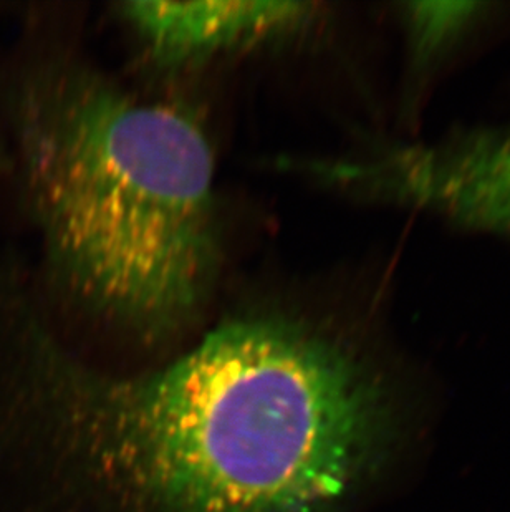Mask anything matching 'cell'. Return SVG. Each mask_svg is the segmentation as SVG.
<instances>
[{
    "label": "cell",
    "mask_w": 510,
    "mask_h": 512,
    "mask_svg": "<svg viewBox=\"0 0 510 512\" xmlns=\"http://www.w3.org/2000/svg\"><path fill=\"white\" fill-rule=\"evenodd\" d=\"M24 372L85 478L130 512H330L363 478L381 398L307 317L251 310L138 375L68 355L32 317Z\"/></svg>",
    "instance_id": "cell-1"
},
{
    "label": "cell",
    "mask_w": 510,
    "mask_h": 512,
    "mask_svg": "<svg viewBox=\"0 0 510 512\" xmlns=\"http://www.w3.org/2000/svg\"><path fill=\"white\" fill-rule=\"evenodd\" d=\"M12 110L57 284L143 339L188 327L219 262L216 161L203 126L60 63L27 73Z\"/></svg>",
    "instance_id": "cell-2"
},
{
    "label": "cell",
    "mask_w": 510,
    "mask_h": 512,
    "mask_svg": "<svg viewBox=\"0 0 510 512\" xmlns=\"http://www.w3.org/2000/svg\"><path fill=\"white\" fill-rule=\"evenodd\" d=\"M371 188L378 199L510 239V135L471 133L383 151L371 166Z\"/></svg>",
    "instance_id": "cell-3"
},
{
    "label": "cell",
    "mask_w": 510,
    "mask_h": 512,
    "mask_svg": "<svg viewBox=\"0 0 510 512\" xmlns=\"http://www.w3.org/2000/svg\"><path fill=\"white\" fill-rule=\"evenodd\" d=\"M121 17L159 67H191L269 40L313 19L305 2H150L121 5Z\"/></svg>",
    "instance_id": "cell-4"
},
{
    "label": "cell",
    "mask_w": 510,
    "mask_h": 512,
    "mask_svg": "<svg viewBox=\"0 0 510 512\" xmlns=\"http://www.w3.org/2000/svg\"><path fill=\"white\" fill-rule=\"evenodd\" d=\"M472 5L448 4L446 12L441 10V4L419 5L421 12H414V27H418L419 37L429 44L438 42L444 35L451 34L456 27H461L462 22L471 15L469 9Z\"/></svg>",
    "instance_id": "cell-5"
}]
</instances>
